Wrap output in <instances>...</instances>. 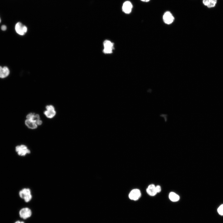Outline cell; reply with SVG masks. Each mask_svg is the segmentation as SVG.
Wrapping results in <instances>:
<instances>
[{
  "instance_id": "obj_1",
  "label": "cell",
  "mask_w": 223,
  "mask_h": 223,
  "mask_svg": "<svg viewBox=\"0 0 223 223\" xmlns=\"http://www.w3.org/2000/svg\"><path fill=\"white\" fill-rule=\"evenodd\" d=\"M15 151L17 154L20 156H25L30 153V151L25 145L21 144L16 146Z\"/></svg>"
},
{
  "instance_id": "obj_2",
  "label": "cell",
  "mask_w": 223,
  "mask_h": 223,
  "mask_svg": "<svg viewBox=\"0 0 223 223\" xmlns=\"http://www.w3.org/2000/svg\"><path fill=\"white\" fill-rule=\"evenodd\" d=\"M133 8V5L132 2L129 0H126L122 4L121 10L124 13L129 15L132 12Z\"/></svg>"
},
{
  "instance_id": "obj_3",
  "label": "cell",
  "mask_w": 223,
  "mask_h": 223,
  "mask_svg": "<svg viewBox=\"0 0 223 223\" xmlns=\"http://www.w3.org/2000/svg\"><path fill=\"white\" fill-rule=\"evenodd\" d=\"M162 19L164 22L166 24H172L175 20V18L171 12L169 11H165L163 14Z\"/></svg>"
},
{
  "instance_id": "obj_4",
  "label": "cell",
  "mask_w": 223,
  "mask_h": 223,
  "mask_svg": "<svg viewBox=\"0 0 223 223\" xmlns=\"http://www.w3.org/2000/svg\"><path fill=\"white\" fill-rule=\"evenodd\" d=\"M15 28L17 33L20 35H24L27 31V27L20 22L17 23L15 24Z\"/></svg>"
},
{
  "instance_id": "obj_5",
  "label": "cell",
  "mask_w": 223,
  "mask_h": 223,
  "mask_svg": "<svg viewBox=\"0 0 223 223\" xmlns=\"http://www.w3.org/2000/svg\"><path fill=\"white\" fill-rule=\"evenodd\" d=\"M32 214L31 210L30 208L27 207L21 208L19 212L20 216L24 219H26L29 218Z\"/></svg>"
},
{
  "instance_id": "obj_6",
  "label": "cell",
  "mask_w": 223,
  "mask_h": 223,
  "mask_svg": "<svg viewBox=\"0 0 223 223\" xmlns=\"http://www.w3.org/2000/svg\"><path fill=\"white\" fill-rule=\"evenodd\" d=\"M46 110L44 112V114L49 118H53L56 114L55 107L52 105H47L46 107Z\"/></svg>"
},
{
  "instance_id": "obj_7",
  "label": "cell",
  "mask_w": 223,
  "mask_h": 223,
  "mask_svg": "<svg viewBox=\"0 0 223 223\" xmlns=\"http://www.w3.org/2000/svg\"><path fill=\"white\" fill-rule=\"evenodd\" d=\"M104 48L103 52L105 54H110L112 53L113 47V44L108 40H105L103 42Z\"/></svg>"
},
{
  "instance_id": "obj_8",
  "label": "cell",
  "mask_w": 223,
  "mask_h": 223,
  "mask_svg": "<svg viewBox=\"0 0 223 223\" xmlns=\"http://www.w3.org/2000/svg\"><path fill=\"white\" fill-rule=\"evenodd\" d=\"M141 196V193L140 190L138 189H134L132 190L129 195V199L134 201L139 199Z\"/></svg>"
},
{
  "instance_id": "obj_9",
  "label": "cell",
  "mask_w": 223,
  "mask_h": 223,
  "mask_svg": "<svg viewBox=\"0 0 223 223\" xmlns=\"http://www.w3.org/2000/svg\"><path fill=\"white\" fill-rule=\"evenodd\" d=\"M27 119H29L34 120L37 125H41L42 124V121L40 120L39 115L38 114L30 113L28 114L26 116Z\"/></svg>"
},
{
  "instance_id": "obj_10",
  "label": "cell",
  "mask_w": 223,
  "mask_h": 223,
  "mask_svg": "<svg viewBox=\"0 0 223 223\" xmlns=\"http://www.w3.org/2000/svg\"><path fill=\"white\" fill-rule=\"evenodd\" d=\"M10 71L9 68L6 67H2L0 66V78H5L9 75Z\"/></svg>"
},
{
  "instance_id": "obj_11",
  "label": "cell",
  "mask_w": 223,
  "mask_h": 223,
  "mask_svg": "<svg viewBox=\"0 0 223 223\" xmlns=\"http://www.w3.org/2000/svg\"><path fill=\"white\" fill-rule=\"evenodd\" d=\"M19 194L20 197L23 199L26 196L31 194V190L29 188H24L19 191Z\"/></svg>"
},
{
  "instance_id": "obj_12",
  "label": "cell",
  "mask_w": 223,
  "mask_h": 223,
  "mask_svg": "<svg viewBox=\"0 0 223 223\" xmlns=\"http://www.w3.org/2000/svg\"><path fill=\"white\" fill-rule=\"evenodd\" d=\"M25 125L29 128L32 129H36L37 125L36 122L33 120L27 119L25 120Z\"/></svg>"
},
{
  "instance_id": "obj_13",
  "label": "cell",
  "mask_w": 223,
  "mask_h": 223,
  "mask_svg": "<svg viewBox=\"0 0 223 223\" xmlns=\"http://www.w3.org/2000/svg\"><path fill=\"white\" fill-rule=\"evenodd\" d=\"M146 190L147 194L150 196H155L157 193L156 190L155 186L154 184L149 185Z\"/></svg>"
},
{
  "instance_id": "obj_14",
  "label": "cell",
  "mask_w": 223,
  "mask_h": 223,
  "mask_svg": "<svg viewBox=\"0 0 223 223\" xmlns=\"http://www.w3.org/2000/svg\"><path fill=\"white\" fill-rule=\"evenodd\" d=\"M169 198L171 201L173 202L177 201L180 199L179 196L174 192H171L170 193Z\"/></svg>"
},
{
  "instance_id": "obj_15",
  "label": "cell",
  "mask_w": 223,
  "mask_h": 223,
  "mask_svg": "<svg viewBox=\"0 0 223 223\" xmlns=\"http://www.w3.org/2000/svg\"><path fill=\"white\" fill-rule=\"evenodd\" d=\"M216 3L217 0H209V3L207 7L209 8L214 7Z\"/></svg>"
},
{
  "instance_id": "obj_16",
  "label": "cell",
  "mask_w": 223,
  "mask_h": 223,
  "mask_svg": "<svg viewBox=\"0 0 223 223\" xmlns=\"http://www.w3.org/2000/svg\"><path fill=\"white\" fill-rule=\"evenodd\" d=\"M217 211L220 215L223 216V204L221 205L218 207Z\"/></svg>"
},
{
  "instance_id": "obj_17",
  "label": "cell",
  "mask_w": 223,
  "mask_h": 223,
  "mask_svg": "<svg viewBox=\"0 0 223 223\" xmlns=\"http://www.w3.org/2000/svg\"><path fill=\"white\" fill-rule=\"evenodd\" d=\"M32 194L29 195L25 197L23 199L24 201L26 203L29 202L32 199Z\"/></svg>"
},
{
  "instance_id": "obj_18",
  "label": "cell",
  "mask_w": 223,
  "mask_h": 223,
  "mask_svg": "<svg viewBox=\"0 0 223 223\" xmlns=\"http://www.w3.org/2000/svg\"><path fill=\"white\" fill-rule=\"evenodd\" d=\"M202 2L204 6L207 7L209 3V0H203Z\"/></svg>"
},
{
  "instance_id": "obj_19",
  "label": "cell",
  "mask_w": 223,
  "mask_h": 223,
  "mask_svg": "<svg viewBox=\"0 0 223 223\" xmlns=\"http://www.w3.org/2000/svg\"><path fill=\"white\" fill-rule=\"evenodd\" d=\"M155 189L157 193L160 192L161 190V188L160 186H155Z\"/></svg>"
},
{
  "instance_id": "obj_20",
  "label": "cell",
  "mask_w": 223,
  "mask_h": 223,
  "mask_svg": "<svg viewBox=\"0 0 223 223\" xmlns=\"http://www.w3.org/2000/svg\"><path fill=\"white\" fill-rule=\"evenodd\" d=\"M1 28L2 30L5 31L7 30V27L5 25H2L1 26Z\"/></svg>"
},
{
  "instance_id": "obj_21",
  "label": "cell",
  "mask_w": 223,
  "mask_h": 223,
  "mask_svg": "<svg viewBox=\"0 0 223 223\" xmlns=\"http://www.w3.org/2000/svg\"><path fill=\"white\" fill-rule=\"evenodd\" d=\"M142 2H149L151 0H140Z\"/></svg>"
},
{
  "instance_id": "obj_22",
  "label": "cell",
  "mask_w": 223,
  "mask_h": 223,
  "mask_svg": "<svg viewBox=\"0 0 223 223\" xmlns=\"http://www.w3.org/2000/svg\"><path fill=\"white\" fill-rule=\"evenodd\" d=\"M14 223H25V222L23 221H15Z\"/></svg>"
},
{
  "instance_id": "obj_23",
  "label": "cell",
  "mask_w": 223,
  "mask_h": 223,
  "mask_svg": "<svg viewBox=\"0 0 223 223\" xmlns=\"http://www.w3.org/2000/svg\"><path fill=\"white\" fill-rule=\"evenodd\" d=\"M1 18H0V23L1 22Z\"/></svg>"
}]
</instances>
